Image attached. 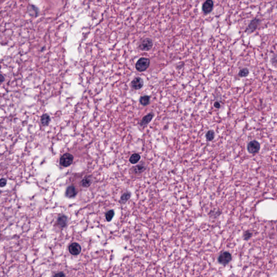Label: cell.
I'll list each match as a JSON object with an SVG mask.
<instances>
[{
    "mask_svg": "<svg viewBox=\"0 0 277 277\" xmlns=\"http://www.w3.org/2000/svg\"><path fill=\"white\" fill-rule=\"evenodd\" d=\"M150 60L148 58L142 57L137 61L135 67L139 71H143L146 70L149 67Z\"/></svg>",
    "mask_w": 277,
    "mask_h": 277,
    "instance_id": "cell-1",
    "label": "cell"
},
{
    "mask_svg": "<svg viewBox=\"0 0 277 277\" xmlns=\"http://www.w3.org/2000/svg\"><path fill=\"white\" fill-rule=\"evenodd\" d=\"M247 149L248 153L250 154H254L257 153L260 151V144L258 141L255 140L251 141L248 143Z\"/></svg>",
    "mask_w": 277,
    "mask_h": 277,
    "instance_id": "cell-2",
    "label": "cell"
},
{
    "mask_svg": "<svg viewBox=\"0 0 277 277\" xmlns=\"http://www.w3.org/2000/svg\"><path fill=\"white\" fill-rule=\"evenodd\" d=\"M73 156L71 154L66 153L61 157L60 163L61 166L67 167L70 166L73 161Z\"/></svg>",
    "mask_w": 277,
    "mask_h": 277,
    "instance_id": "cell-3",
    "label": "cell"
},
{
    "mask_svg": "<svg viewBox=\"0 0 277 277\" xmlns=\"http://www.w3.org/2000/svg\"><path fill=\"white\" fill-rule=\"evenodd\" d=\"M218 261L221 264L223 265L228 264L232 260V256L231 253L228 252H223L219 256Z\"/></svg>",
    "mask_w": 277,
    "mask_h": 277,
    "instance_id": "cell-4",
    "label": "cell"
},
{
    "mask_svg": "<svg viewBox=\"0 0 277 277\" xmlns=\"http://www.w3.org/2000/svg\"><path fill=\"white\" fill-rule=\"evenodd\" d=\"M213 6L214 3L212 0H206L202 4V9L205 14H207L212 11Z\"/></svg>",
    "mask_w": 277,
    "mask_h": 277,
    "instance_id": "cell-5",
    "label": "cell"
},
{
    "mask_svg": "<svg viewBox=\"0 0 277 277\" xmlns=\"http://www.w3.org/2000/svg\"><path fill=\"white\" fill-rule=\"evenodd\" d=\"M69 251L70 254L74 256H77L79 254L81 251V247L79 243H74L69 245Z\"/></svg>",
    "mask_w": 277,
    "mask_h": 277,
    "instance_id": "cell-6",
    "label": "cell"
},
{
    "mask_svg": "<svg viewBox=\"0 0 277 277\" xmlns=\"http://www.w3.org/2000/svg\"><path fill=\"white\" fill-rule=\"evenodd\" d=\"M153 42L149 39H146L141 42L140 48L142 51H149L153 47Z\"/></svg>",
    "mask_w": 277,
    "mask_h": 277,
    "instance_id": "cell-7",
    "label": "cell"
},
{
    "mask_svg": "<svg viewBox=\"0 0 277 277\" xmlns=\"http://www.w3.org/2000/svg\"><path fill=\"white\" fill-rule=\"evenodd\" d=\"M259 22L260 21L259 19H255L252 20L248 26L247 28L246 29V32L249 34L254 32L258 27Z\"/></svg>",
    "mask_w": 277,
    "mask_h": 277,
    "instance_id": "cell-8",
    "label": "cell"
},
{
    "mask_svg": "<svg viewBox=\"0 0 277 277\" xmlns=\"http://www.w3.org/2000/svg\"><path fill=\"white\" fill-rule=\"evenodd\" d=\"M131 85L133 89L138 90L139 89L142 88L143 86V81L141 78H138V77L135 78L131 83Z\"/></svg>",
    "mask_w": 277,
    "mask_h": 277,
    "instance_id": "cell-9",
    "label": "cell"
},
{
    "mask_svg": "<svg viewBox=\"0 0 277 277\" xmlns=\"http://www.w3.org/2000/svg\"><path fill=\"white\" fill-rule=\"evenodd\" d=\"M27 13L32 17H37L39 15V10L33 4H30L27 8Z\"/></svg>",
    "mask_w": 277,
    "mask_h": 277,
    "instance_id": "cell-10",
    "label": "cell"
},
{
    "mask_svg": "<svg viewBox=\"0 0 277 277\" xmlns=\"http://www.w3.org/2000/svg\"><path fill=\"white\" fill-rule=\"evenodd\" d=\"M76 190L75 188L73 186H70L68 187L66 191V197L69 198H73L76 195Z\"/></svg>",
    "mask_w": 277,
    "mask_h": 277,
    "instance_id": "cell-11",
    "label": "cell"
},
{
    "mask_svg": "<svg viewBox=\"0 0 277 277\" xmlns=\"http://www.w3.org/2000/svg\"><path fill=\"white\" fill-rule=\"evenodd\" d=\"M67 218L65 216H61L57 219V225L61 228H64L67 225Z\"/></svg>",
    "mask_w": 277,
    "mask_h": 277,
    "instance_id": "cell-12",
    "label": "cell"
},
{
    "mask_svg": "<svg viewBox=\"0 0 277 277\" xmlns=\"http://www.w3.org/2000/svg\"><path fill=\"white\" fill-rule=\"evenodd\" d=\"M153 116L154 114L152 113L148 114H147V116H145L143 118L142 120H141V125H143V126L147 125L149 124L150 122L151 121V120H152Z\"/></svg>",
    "mask_w": 277,
    "mask_h": 277,
    "instance_id": "cell-13",
    "label": "cell"
},
{
    "mask_svg": "<svg viewBox=\"0 0 277 277\" xmlns=\"http://www.w3.org/2000/svg\"><path fill=\"white\" fill-rule=\"evenodd\" d=\"M50 121H51V118L47 114H44L41 118V122L43 126H48Z\"/></svg>",
    "mask_w": 277,
    "mask_h": 277,
    "instance_id": "cell-14",
    "label": "cell"
},
{
    "mask_svg": "<svg viewBox=\"0 0 277 277\" xmlns=\"http://www.w3.org/2000/svg\"><path fill=\"white\" fill-rule=\"evenodd\" d=\"M205 137H206V140L208 141H212L213 140L214 138H215V137H216V134H215L214 130H208L207 133H206Z\"/></svg>",
    "mask_w": 277,
    "mask_h": 277,
    "instance_id": "cell-15",
    "label": "cell"
},
{
    "mask_svg": "<svg viewBox=\"0 0 277 277\" xmlns=\"http://www.w3.org/2000/svg\"><path fill=\"white\" fill-rule=\"evenodd\" d=\"M140 156L138 154H133L130 157V159H129V161H130L131 164H137V162L140 159Z\"/></svg>",
    "mask_w": 277,
    "mask_h": 277,
    "instance_id": "cell-16",
    "label": "cell"
},
{
    "mask_svg": "<svg viewBox=\"0 0 277 277\" xmlns=\"http://www.w3.org/2000/svg\"><path fill=\"white\" fill-rule=\"evenodd\" d=\"M249 74H250L249 69L247 68H243V69L240 70L238 75L241 78H245V77H247L249 75Z\"/></svg>",
    "mask_w": 277,
    "mask_h": 277,
    "instance_id": "cell-17",
    "label": "cell"
},
{
    "mask_svg": "<svg viewBox=\"0 0 277 277\" xmlns=\"http://www.w3.org/2000/svg\"><path fill=\"white\" fill-rule=\"evenodd\" d=\"M149 101H150V97L147 95H145L143 97H141L140 102L141 104L143 105V106H147L149 103Z\"/></svg>",
    "mask_w": 277,
    "mask_h": 277,
    "instance_id": "cell-18",
    "label": "cell"
},
{
    "mask_svg": "<svg viewBox=\"0 0 277 277\" xmlns=\"http://www.w3.org/2000/svg\"><path fill=\"white\" fill-rule=\"evenodd\" d=\"M81 185L83 187H88L90 186V185L92 184V181L90 178H89L88 177H86L84 179H83V180L81 181Z\"/></svg>",
    "mask_w": 277,
    "mask_h": 277,
    "instance_id": "cell-19",
    "label": "cell"
},
{
    "mask_svg": "<svg viewBox=\"0 0 277 277\" xmlns=\"http://www.w3.org/2000/svg\"><path fill=\"white\" fill-rule=\"evenodd\" d=\"M114 216L113 210H109L106 214V219L107 221H111Z\"/></svg>",
    "mask_w": 277,
    "mask_h": 277,
    "instance_id": "cell-20",
    "label": "cell"
},
{
    "mask_svg": "<svg viewBox=\"0 0 277 277\" xmlns=\"http://www.w3.org/2000/svg\"><path fill=\"white\" fill-rule=\"evenodd\" d=\"M144 170H145V167L142 165L135 166L133 168V170L135 173H140Z\"/></svg>",
    "mask_w": 277,
    "mask_h": 277,
    "instance_id": "cell-21",
    "label": "cell"
},
{
    "mask_svg": "<svg viewBox=\"0 0 277 277\" xmlns=\"http://www.w3.org/2000/svg\"><path fill=\"white\" fill-rule=\"evenodd\" d=\"M130 198V193H128V192H126V193H124V194L122 195L121 197V201L122 202H125L127 201H128V200Z\"/></svg>",
    "mask_w": 277,
    "mask_h": 277,
    "instance_id": "cell-22",
    "label": "cell"
},
{
    "mask_svg": "<svg viewBox=\"0 0 277 277\" xmlns=\"http://www.w3.org/2000/svg\"><path fill=\"white\" fill-rule=\"evenodd\" d=\"M252 236V233L250 231H246L243 234V238L246 240L250 239Z\"/></svg>",
    "mask_w": 277,
    "mask_h": 277,
    "instance_id": "cell-23",
    "label": "cell"
},
{
    "mask_svg": "<svg viewBox=\"0 0 277 277\" xmlns=\"http://www.w3.org/2000/svg\"><path fill=\"white\" fill-rule=\"evenodd\" d=\"M7 180L6 179L2 178L0 179V187H3L6 185Z\"/></svg>",
    "mask_w": 277,
    "mask_h": 277,
    "instance_id": "cell-24",
    "label": "cell"
},
{
    "mask_svg": "<svg viewBox=\"0 0 277 277\" xmlns=\"http://www.w3.org/2000/svg\"><path fill=\"white\" fill-rule=\"evenodd\" d=\"M214 106L215 108H216L217 109H219L220 108V103H219L218 101L215 102L214 103Z\"/></svg>",
    "mask_w": 277,
    "mask_h": 277,
    "instance_id": "cell-25",
    "label": "cell"
},
{
    "mask_svg": "<svg viewBox=\"0 0 277 277\" xmlns=\"http://www.w3.org/2000/svg\"><path fill=\"white\" fill-rule=\"evenodd\" d=\"M5 79H4V76L2 75L1 74H0V84H1L4 81Z\"/></svg>",
    "mask_w": 277,
    "mask_h": 277,
    "instance_id": "cell-26",
    "label": "cell"
},
{
    "mask_svg": "<svg viewBox=\"0 0 277 277\" xmlns=\"http://www.w3.org/2000/svg\"><path fill=\"white\" fill-rule=\"evenodd\" d=\"M54 276H59V277H63V276H65V275H64V273H62V272H60L59 273H57L56 275H55Z\"/></svg>",
    "mask_w": 277,
    "mask_h": 277,
    "instance_id": "cell-27",
    "label": "cell"
}]
</instances>
